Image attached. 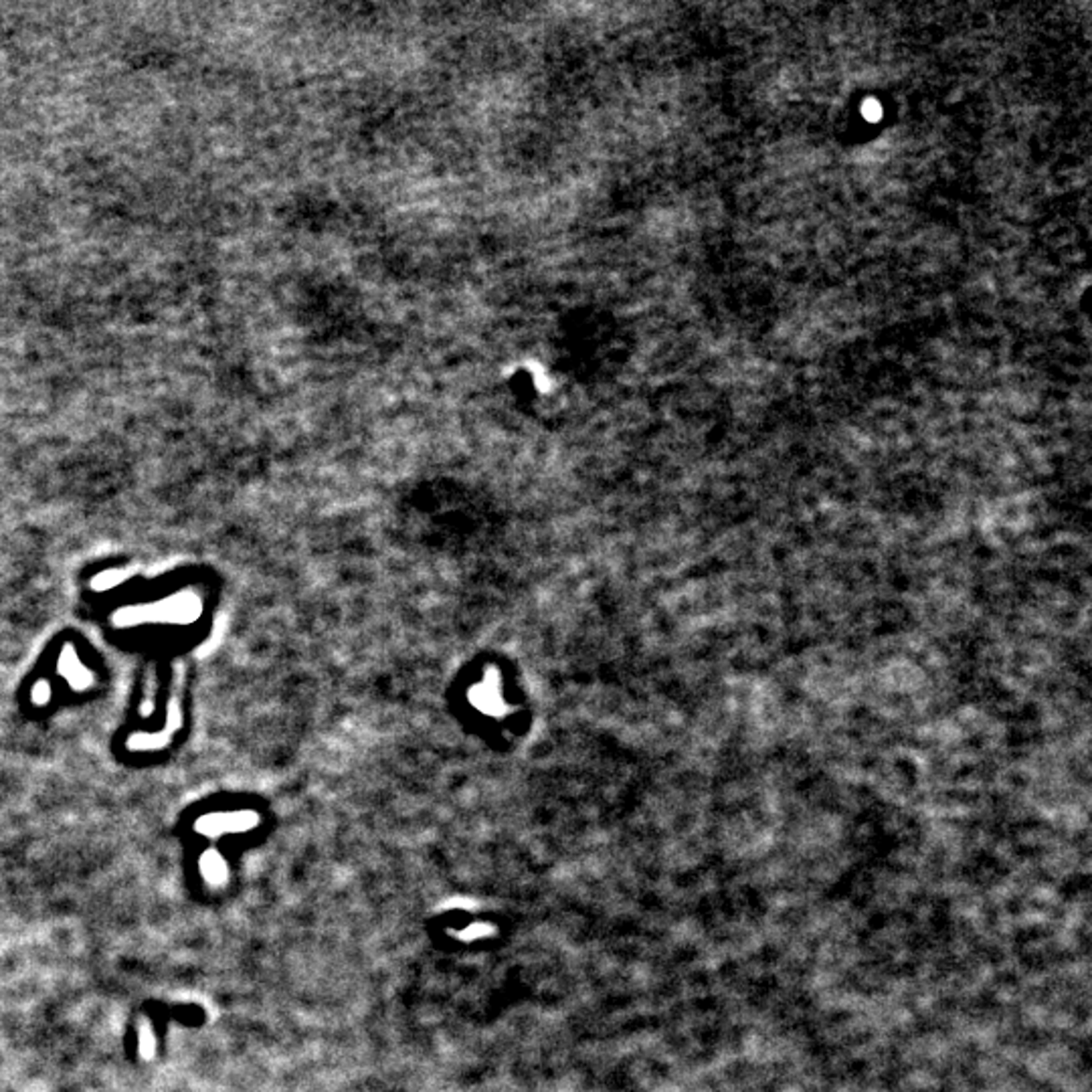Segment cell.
<instances>
[{"mask_svg":"<svg viewBox=\"0 0 1092 1092\" xmlns=\"http://www.w3.org/2000/svg\"><path fill=\"white\" fill-rule=\"evenodd\" d=\"M206 866H209V868H206V872H209V874H217L218 872V861L217 860L209 861V864H206Z\"/></svg>","mask_w":1092,"mask_h":1092,"instance_id":"obj_1","label":"cell"}]
</instances>
